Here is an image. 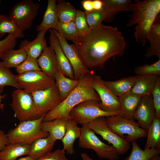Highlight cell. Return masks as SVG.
Instances as JSON below:
<instances>
[{
    "label": "cell",
    "instance_id": "47",
    "mask_svg": "<svg viewBox=\"0 0 160 160\" xmlns=\"http://www.w3.org/2000/svg\"><path fill=\"white\" fill-rule=\"evenodd\" d=\"M16 160H35L29 155L21 158L18 159Z\"/></svg>",
    "mask_w": 160,
    "mask_h": 160
},
{
    "label": "cell",
    "instance_id": "31",
    "mask_svg": "<svg viewBox=\"0 0 160 160\" xmlns=\"http://www.w3.org/2000/svg\"><path fill=\"white\" fill-rule=\"evenodd\" d=\"M147 139L144 149H160V119L155 118L147 130Z\"/></svg>",
    "mask_w": 160,
    "mask_h": 160
},
{
    "label": "cell",
    "instance_id": "14",
    "mask_svg": "<svg viewBox=\"0 0 160 160\" xmlns=\"http://www.w3.org/2000/svg\"><path fill=\"white\" fill-rule=\"evenodd\" d=\"M92 84L93 87L100 99V108L102 110L108 112L121 110L118 97L106 86L100 76L94 75Z\"/></svg>",
    "mask_w": 160,
    "mask_h": 160
},
{
    "label": "cell",
    "instance_id": "20",
    "mask_svg": "<svg viewBox=\"0 0 160 160\" xmlns=\"http://www.w3.org/2000/svg\"><path fill=\"white\" fill-rule=\"evenodd\" d=\"M147 41L150 44L144 56L150 58L153 56L160 59V18L159 15L155 19L147 35Z\"/></svg>",
    "mask_w": 160,
    "mask_h": 160
},
{
    "label": "cell",
    "instance_id": "11",
    "mask_svg": "<svg viewBox=\"0 0 160 160\" xmlns=\"http://www.w3.org/2000/svg\"><path fill=\"white\" fill-rule=\"evenodd\" d=\"M15 79L20 89L30 93L47 89L55 83L54 79L41 70L18 74L15 75Z\"/></svg>",
    "mask_w": 160,
    "mask_h": 160
},
{
    "label": "cell",
    "instance_id": "29",
    "mask_svg": "<svg viewBox=\"0 0 160 160\" xmlns=\"http://www.w3.org/2000/svg\"><path fill=\"white\" fill-rule=\"evenodd\" d=\"M55 80L63 101L80 81V80L72 79L66 77L58 69L55 74Z\"/></svg>",
    "mask_w": 160,
    "mask_h": 160
},
{
    "label": "cell",
    "instance_id": "24",
    "mask_svg": "<svg viewBox=\"0 0 160 160\" xmlns=\"http://www.w3.org/2000/svg\"><path fill=\"white\" fill-rule=\"evenodd\" d=\"M136 80L135 75L122 78L114 81L104 80V83L114 95L119 97L130 91Z\"/></svg>",
    "mask_w": 160,
    "mask_h": 160
},
{
    "label": "cell",
    "instance_id": "2",
    "mask_svg": "<svg viewBox=\"0 0 160 160\" xmlns=\"http://www.w3.org/2000/svg\"><path fill=\"white\" fill-rule=\"evenodd\" d=\"M94 75V72H92L80 79L78 85L70 92L65 99L45 114L42 121L59 118L66 119H72L70 115L71 111L81 103L88 100L100 102L99 95L93 87Z\"/></svg>",
    "mask_w": 160,
    "mask_h": 160
},
{
    "label": "cell",
    "instance_id": "37",
    "mask_svg": "<svg viewBox=\"0 0 160 160\" xmlns=\"http://www.w3.org/2000/svg\"><path fill=\"white\" fill-rule=\"evenodd\" d=\"M84 12L87 23L91 30L100 27L103 24L102 22L104 21L105 18V12L103 9Z\"/></svg>",
    "mask_w": 160,
    "mask_h": 160
},
{
    "label": "cell",
    "instance_id": "3",
    "mask_svg": "<svg viewBox=\"0 0 160 160\" xmlns=\"http://www.w3.org/2000/svg\"><path fill=\"white\" fill-rule=\"evenodd\" d=\"M132 13L127 25H135L134 35L135 41L145 46L148 33L160 12V0H135Z\"/></svg>",
    "mask_w": 160,
    "mask_h": 160
},
{
    "label": "cell",
    "instance_id": "26",
    "mask_svg": "<svg viewBox=\"0 0 160 160\" xmlns=\"http://www.w3.org/2000/svg\"><path fill=\"white\" fill-rule=\"evenodd\" d=\"M56 5V0H48L47 9L44 13L42 21L36 27L37 31L39 32L55 28L59 21Z\"/></svg>",
    "mask_w": 160,
    "mask_h": 160
},
{
    "label": "cell",
    "instance_id": "9",
    "mask_svg": "<svg viewBox=\"0 0 160 160\" xmlns=\"http://www.w3.org/2000/svg\"><path fill=\"white\" fill-rule=\"evenodd\" d=\"M12 107L15 115L20 121L39 118V116L31 93L17 89L12 94Z\"/></svg>",
    "mask_w": 160,
    "mask_h": 160
},
{
    "label": "cell",
    "instance_id": "32",
    "mask_svg": "<svg viewBox=\"0 0 160 160\" xmlns=\"http://www.w3.org/2000/svg\"><path fill=\"white\" fill-rule=\"evenodd\" d=\"M27 55L23 49L9 51L1 59L3 65L8 68H16L27 58Z\"/></svg>",
    "mask_w": 160,
    "mask_h": 160
},
{
    "label": "cell",
    "instance_id": "6",
    "mask_svg": "<svg viewBox=\"0 0 160 160\" xmlns=\"http://www.w3.org/2000/svg\"><path fill=\"white\" fill-rule=\"evenodd\" d=\"M108 127L130 143L147 136V131L140 127L134 119H127L119 115L105 117Z\"/></svg>",
    "mask_w": 160,
    "mask_h": 160
},
{
    "label": "cell",
    "instance_id": "23",
    "mask_svg": "<svg viewBox=\"0 0 160 160\" xmlns=\"http://www.w3.org/2000/svg\"><path fill=\"white\" fill-rule=\"evenodd\" d=\"M68 119L59 118L42 122L41 127L44 131L49 134V136L54 141L60 140L64 136L66 130V124Z\"/></svg>",
    "mask_w": 160,
    "mask_h": 160
},
{
    "label": "cell",
    "instance_id": "7",
    "mask_svg": "<svg viewBox=\"0 0 160 160\" xmlns=\"http://www.w3.org/2000/svg\"><path fill=\"white\" fill-rule=\"evenodd\" d=\"M100 102L95 100L82 102L72 109L70 112V116L77 124L82 125L87 124L99 117L120 114L121 110L108 112L102 110L100 108Z\"/></svg>",
    "mask_w": 160,
    "mask_h": 160
},
{
    "label": "cell",
    "instance_id": "41",
    "mask_svg": "<svg viewBox=\"0 0 160 160\" xmlns=\"http://www.w3.org/2000/svg\"><path fill=\"white\" fill-rule=\"evenodd\" d=\"M16 39L13 35L9 34L0 40V59H2L9 51L14 49L16 44Z\"/></svg>",
    "mask_w": 160,
    "mask_h": 160
},
{
    "label": "cell",
    "instance_id": "21",
    "mask_svg": "<svg viewBox=\"0 0 160 160\" xmlns=\"http://www.w3.org/2000/svg\"><path fill=\"white\" fill-rule=\"evenodd\" d=\"M136 81L127 93L141 97L151 95V92L158 76L155 75H136Z\"/></svg>",
    "mask_w": 160,
    "mask_h": 160
},
{
    "label": "cell",
    "instance_id": "33",
    "mask_svg": "<svg viewBox=\"0 0 160 160\" xmlns=\"http://www.w3.org/2000/svg\"><path fill=\"white\" fill-rule=\"evenodd\" d=\"M66 40L76 43L79 36L74 21L62 22L59 20L54 29Z\"/></svg>",
    "mask_w": 160,
    "mask_h": 160
},
{
    "label": "cell",
    "instance_id": "39",
    "mask_svg": "<svg viewBox=\"0 0 160 160\" xmlns=\"http://www.w3.org/2000/svg\"><path fill=\"white\" fill-rule=\"evenodd\" d=\"M134 72L136 75L152 74L160 76V59L152 64H145L135 67Z\"/></svg>",
    "mask_w": 160,
    "mask_h": 160
},
{
    "label": "cell",
    "instance_id": "42",
    "mask_svg": "<svg viewBox=\"0 0 160 160\" xmlns=\"http://www.w3.org/2000/svg\"><path fill=\"white\" fill-rule=\"evenodd\" d=\"M156 117L160 119V77L158 76L151 92Z\"/></svg>",
    "mask_w": 160,
    "mask_h": 160
},
{
    "label": "cell",
    "instance_id": "36",
    "mask_svg": "<svg viewBox=\"0 0 160 160\" xmlns=\"http://www.w3.org/2000/svg\"><path fill=\"white\" fill-rule=\"evenodd\" d=\"M7 86L21 89L16 81L15 75L0 61V93L3 92L5 86Z\"/></svg>",
    "mask_w": 160,
    "mask_h": 160
},
{
    "label": "cell",
    "instance_id": "16",
    "mask_svg": "<svg viewBox=\"0 0 160 160\" xmlns=\"http://www.w3.org/2000/svg\"><path fill=\"white\" fill-rule=\"evenodd\" d=\"M49 43L55 52L58 69L66 77L75 79L73 70L68 60L63 52L58 39L52 29H49Z\"/></svg>",
    "mask_w": 160,
    "mask_h": 160
},
{
    "label": "cell",
    "instance_id": "25",
    "mask_svg": "<svg viewBox=\"0 0 160 160\" xmlns=\"http://www.w3.org/2000/svg\"><path fill=\"white\" fill-rule=\"evenodd\" d=\"M118 98L121 106V113L119 115L126 119H134L135 113L141 97L127 93Z\"/></svg>",
    "mask_w": 160,
    "mask_h": 160
},
{
    "label": "cell",
    "instance_id": "30",
    "mask_svg": "<svg viewBox=\"0 0 160 160\" xmlns=\"http://www.w3.org/2000/svg\"><path fill=\"white\" fill-rule=\"evenodd\" d=\"M56 2L59 20L65 23L74 21L77 10L74 7L64 0H57Z\"/></svg>",
    "mask_w": 160,
    "mask_h": 160
},
{
    "label": "cell",
    "instance_id": "38",
    "mask_svg": "<svg viewBox=\"0 0 160 160\" xmlns=\"http://www.w3.org/2000/svg\"><path fill=\"white\" fill-rule=\"evenodd\" d=\"M74 22L79 37L86 36L91 31L87 23L84 12L77 10Z\"/></svg>",
    "mask_w": 160,
    "mask_h": 160
},
{
    "label": "cell",
    "instance_id": "10",
    "mask_svg": "<svg viewBox=\"0 0 160 160\" xmlns=\"http://www.w3.org/2000/svg\"><path fill=\"white\" fill-rule=\"evenodd\" d=\"M95 133L100 135L115 148L119 155L126 153L130 148V144L124 139L113 132L108 127L105 117L97 118L87 124Z\"/></svg>",
    "mask_w": 160,
    "mask_h": 160
},
{
    "label": "cell",
    "instance_id": "28",
    "mask_svg": "<svg viewBox=\"0 0 160 160\" xmlns=\"http://www.w3.org/2000/svg\"><path fill=\"white\" fill-rule=\"evenodd\" d=\"M55 142L49 136L39 138L30 145L28 155L36 160L51 152Z\"/></svg>",
    "mask_w": 160,
    "mask_h": 160
},
{
    "label": "cell",
    "instance_id": "17",
    "mask_svg": "<svg viewBox=\"0 0 160 160\" xmlns=\"http://www.w3.org/2000/svg\"><path fill=\"white\" fill-rule=\"evenodd\" d=\"M41 71L55 80V76L58 70L56 55L53 48L47 46L37 59Z\"/></svg>",
    "mask_w": 160,
    "mask_h": 160
},
{
    "label": "cell",
    "instance_id": "19",
    "mask_svg": "<svg viewBox=\"0 0 160 160\" xmlns=\"http://www.w3.org/2000/svg\"><path fill=\"white\" fill-rule=\"evenodd\" d=\"M105 13L104 21L112 22L116 16L122 12H131L132 3L130 0H102Z\"/></svg>",
    "mask_w": 160,
    "mask_h": 160
},
{
    "label": "cell",
    "instance_id": "34",
    "mask_svg": "<svg viewBox=\"0 0 160 160\" xmlns=\"http://www.w3.org/2000/svg\"><path fill=\"white\" fill-rule=\"evenodd\" d=\"M6 33L12 34L16 39L24 37L23 32L7 16L0 14V38Z\"/></svg>",
    "mask_w": 160,
    "mask_h": 160
},
{
    "label": "cell",
    "instance_id": "49",
    "mask_svg": "<svg viewBox=\"0 0 160 160\" xmlns=\"http://www.w3.org/2000/svg\"><path fill=\"white\" fill-rule=\"evenodd\" d=\"M2 97L0 95V102H1V99L2 98Z\"/></svg>",
    "mask_w": 160,
    "mask_h": 160
},
{
    "label": "cell",
    "instance_id": "18",
    "mask_svg": "<svg viewBox=\"0 0 160 160\" xmlns=\"http://www.w3.org/2000/svg\"><path fill=\"white\" fill-rule=\"evenodd\" d=\"M47 31L44 30L38 32L36 37L32 41L27 39L22 41L19 45L20 48L23 49L28 56L37 59L47 46L45 37Z\"/></svg>",
    "mask_w": 160,
    "mask_h": 160
},
{
    "label": "cell",
    "instance_id": "15",
    "mask_svg": "<svg viewBox=\"0 0 160 160\" xmlns=\"http://www.w3.org/2000/svg\"><path fill=\"white\" fill-rule=\"evenodd\" d=\"M156 111L151 95L141 97L135 113L133 119L141 128L147 131L154 119Z\"/></svg>",
    "mask_w": 160,
    "mask_h": 160
},
{
    "label": "cell",
    "instance_id": "4",
    "mask_svg": "<svg viewBox=\"0 0 160 160\" xmlns=\"http://www.w3.org/2000/svg\"><path fill=\"white\" fill-rule=\"evenodd\" d=\"M45 115L36 119L20 121L6 134L9 143L31 145L39 138L47 137L49 134L41 127Z\"/></svg>",
    "mask_w": 160,
    "mask_h": 160
},
{
    "label": "cell",
    "instance_id": "48",
    "mask_svg": "<svg viewBox=\"0 0 160 160\" xmlns=\"http://www.w3.org/2000/svg\"><path fill=\"white\" fill-rule=\"evenodd\" d=\"M149 160H160V157L159 154H157L154 156Z\"/></svg>",
    "mask_w": 160,
    "mask_h": 160
},
{
    "label": "cell",
    "instance_id": "22",
    "mask_svg": "<svg viewBox=\"0 0 160 160\" xmlns=\"http://www.w3.org/2000/svg\"><path fill=\"white\" fill-rule=\"evenodd\" d=\"M77 124L72 119H68L65 135L61 140L63 144V149L68 154H74V142L81 135V128L79 127Z\"/></svg>",
    "mask_w": 160,
    "mask_h": 160
},
{
    "label": "cell",
    "instance_id": "46",
    "mask_svg": "<svg viewBox=\"0 0 160 160\" xmlns=\"http://www.w3.org/2000/svg\"><path fill=\"white\" fill-rule=\"evenodd\" d=\"M81 157L82 160H93L85 153H82L81 155Z\"/></svg>",
    "mask_w": 160,
    "mask_h": 160
},
{
    "label": "cell",
    "instance_id": "35",
    "mask_svg": "<svg viewBox=\"0 0 160 160\" xmlns=\"http://www.w3.org/2000/svg\"><path fill=\"white\" fill-rule=\"evenodd\" d=\"M132 149L129 155L124 160H149L154 156L159 154L160 149L155 148L142 149L135 141L132 142Z\"/></svg>",
    "mask_w": 160,
    "mask_h": 160
},
{
    "label": "cell",
    "instance_id": "12",
    "mask_svg": "<svg viewBox=\"0 0 160 160\" xmlns=\"http://www.w3.org/2000/svg\"><path fill=\"white\" fill-rule=\"evenodd\" d=\"M31 94L40 116L54 109L63 101L55 83L47 89Z\"/></svg>",
    "mask_w": 160,
    "mask_h": 160
},
{
    "label": "cell",
    "instance_id": "1",
    "mask_svg": "<svg viewBox=\"0 0 160 160\" xmlns=\"http://www.w3.org/2000/svg\"><path fill=\"white\" fill-rule=\"evenodd\" d=\"M73 45L88 68L101 70L111 57L123 56L126 43L116 27L103 24L86 36L79 37Z\"/></svg>",
    "mask_w": 160,
    "mask_h": 160
},
{
    "label": "cell",
    "instance_id": "40",
    "mask_svg": "<svg viewBox=\"0 0 160 160\" xmlns=\"http://www.w3.org/2000/svg\"><path fill=\"white\" fill-rule=\"evenodd\" d=\"M16 68L18 74L29 71L41 70L37 62V59L27 56L26 59Z\"/></svg>",
    "mask_w": 160,
    "mask_h": 160
},
{
    "label": "cell",
    "instance_id": "50",
    "mask_svg": "<svg viewBox=\"0 0 160 160\" xmlns=\"http://www.w3.org/2000/svg\"><path fill=\"white\" fill-rule=\"evenodd\" d=\"M0 2H1V0H0Z\"/></svg>",
    "mask_w": 160,
    "mask_h": 160
},
{
    "label": "cell",
    "instance_id": "45",
    "mask_svg": "<svg viewBox=\"0 0 160 160\" xmlns=\"http://www.w3.org/2000/svg\"><path fill=\"white\" fill-rule=\"evenodd\" d=\"M9 143L6 134L0 129V151L2 150Z\"/></svg>",
    "mask_w": 160,
    "mask_h": 160
},
{
    "label": "cell",
    "instance_id": "5",
    "mask_svg": "<svg viewBox=\"0 0 160 160\" xmlns=\"http://www.w3.org/2000/svg\"><path fill=\"white\" fill-rule=\"evenodd\" d=\"M82 126L81 135L79 138V147L84 149L93 150L100 158L109 160L119 159V155L112 145H108L103 143L87 124Z\"/></svg>",
    "mask_w": 160,
    "mask_h": 160
},
{
    "label": "cell",
    "instance_id": "44",
    "mask_svg": "<svg viewBox=\"0 0 160 160\" xmlns=\"http://www.w3.org/2000/svg\"><path fill=\"white\" fill-rule=\"evenodd\" d=\"M65 151L63 149H58L36 160H68L65 156Z\"/></svg>",
    "mask_w": 160,
    "mask_h": 160
},
{
    "label": "cell",
    "instance_id": "13",
    "mask_svg": "<svg viewBox=\"0 0 160 160\" xmlns=\"http://www.w3.org/2000/svg\"><path fill=\"white\" fill-rule=\"evenodd\" d=\"M52 29L58 39L63 52L72 67L75 79L80 80L88 74L93 72L84 64L73 45L70 44L55 29Z\"/></svg>",
    "mask_w": 160,
    "mask_h": 160
},
{
    "label": "cell",
    "instance_id": "27",
    "mask_svg": "<svg viewBox=\"0 0 160 160\" xmlns=\"http://www.w3.org/2000/svg\"><path fill=\"white\" fill-rule=\"evenodd\" d=\"M30 147V145L9 143L0 151V160H16L20 156L28 155Z\"/></svg>",
    "mask_w": 160,
    "mask_h": 160
},
{
    "label": "cell",
    "instance_id": "8",
    "mask_svg": "<svg viewBox=\"0 0 160 160\" xmlns=\"http://www.w3.org/2000/svg\"><path fill=\"white\" fill-rule=\"evenodd\" d=\"M39 8V4L32 0H22L12 7L9 17L23 32L31 28Z\"/></svg>",
    "mask_w": 160,
    "mask_h": 160
},
{
    "label": "cell",
    "instance_id": "43",
    "mask_svg": "<svg viewBox=\"0 0 160 160\" xmlns=\"http://www.w3.org/2000/svg\"><path fill=\"white\" fill-rule=\"evenodd\" d=\"M84 11L89 12L102 9V0H84L81 2Z\"/></svg>",
    "mask_w": 160,
    "mask_h": 160
}]
</instances>
